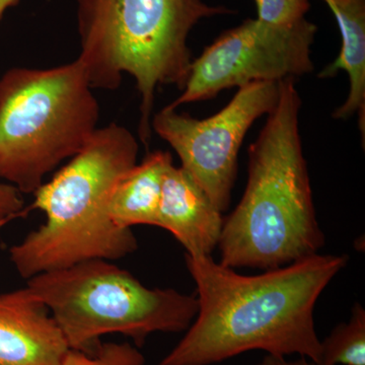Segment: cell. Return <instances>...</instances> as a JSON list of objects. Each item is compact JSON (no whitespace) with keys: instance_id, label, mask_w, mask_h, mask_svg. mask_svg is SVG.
<instances>
[{"instance_id":"cell-1","label":"cell","mask_w":365,"mask_h":365,"mask_svg":"<svg viewBox=\"0 0 365 365\" xmlns=\"http://www.w3.org/2000/svg\"><path fill=\"white\" fill-rule=\"evenodd\" d=\"M347 262L345 255L319 253L247 276L211 256L186 255L198 313L160 365H212L253 350L317 364L321 340L314 307Z\"/></svg>"},{"instance_id":"cell-2","label":"cell","mask_w":365,"mask_h":365,"mask_svg":"<svg viewBox=\"0 0 365 365\" xmlns=\"http://www.w3.org/2000/svg\"><path fill=\"white\" fill-rule=\"evenodd\" d=\"M279 97L249 150L242 200L223 222L220 263L272 270L319 254L325 245L300 140L294 78L278 81Z\"/></svg>"},{"instance_id":"cell-3","label":"cell","mask_w":365,"mask_h":365,"mask_svg":"<svg viewBox=\"0 0 365 365\" xmlns=\"http://www.w3.org/2000/svg\"><path fill=\"white\" fill-rule=\"evenodd\" d=\"M139 145L126 127L98 128L86 145L34 195L46 222L9 250L24 279L93 259L116 261L136 251L132 230L109 216L115 184L137 163Z\"/></svg>"},{"instance_id":"cell-4","label":"cell","mask_w":365,"mask_h":365,"mask_svg":"<svg viewBox=\"0 0 365 365\" xmlns=\"http://www.w3.org/2000/svg\"><path fill=\"white\" fill-rule=\"evenodd\" d=\"M78 61L91 88L115 91L122 76L140 95L139 138H151V114L160 86L184 88L192 64L190 33L199 21L232 14L204 0H76Z\"/></svg>"},{"instance_id":"cell-5","label":"cell","mask_w":365,"mask_h":365,"mask_svg":"<svg viewBox=\"0 0 365 365\" xmlns=\"http://www.w3.org/2000/svg\"><path fill=\"white\" fill-rule=\"evenodd\" d=\"M100 105L78 61L0 78V179L34 194L98 129Z\"/></svg>"},{"instance_id":"cell-6","label":"cell","mask_w":365,"mask_h":365,"mask_svg":"<svg viewBox=\"0 0 365 365\" xmlns=\"http://www.w3.org/2000/svg\"><path fill=\"white\" fill-rule=\"evenodd\" d=\"M26 287L49 309L71 350L78 351H93L110 334L140 346L151 334L186 332L198 313L195 295L146 287L103 259L38 274Z\"/></svg>"},{"instance_id":"cell-7","label":"cell","mask_w":365,"mask_h":365,"mask_svg":"<svg viewBox=\"0 0 365 365\" xmlns=\"http://www.w3.org/2000/svg\"><path fill=\"white\" fill-rule=\"evenodd\" d=\"M317 26L302 19L277 26L245 21L223 33L194 60L182 95L167 109L216 97L254 81H278L313 71L311 49Z\"/></svg>"},{"instance_id":"cell-8","label":"cell","mask_w":365,"mask_h":365,"mask_svg":"<svg viewBox=\"0 0 365 365\" xmlns=\"http://www.w3.org/2000/svg\"><path fill=\"white\" fill-rule=\"evenodd\" d=\"M278 97V83L254 81L239 88L232 100L207 119L165 107L151 120V129L174 148L182 169L222 213L232 199L245 136L257 119L272 111Z\"/></svg>"},{"instance_id":"cell-9","label":"cell","mask_w":365,"mask_h":365,"mask_svg":"<svg viewBox=\"0 0 365 365\" xmlns=\"http://www.w3.org/2000/svg\"><path fill=\"white\" fill-rule=\"evenodd\" d=\"M68 343L26 287L0 294V365H61Z\"/></svg>"},{"instance_id":"cell-10","label":"cell","mask_w":365,"mask_h":365,"mask_svg":"<svg viewBox=\"0 0 365 365\" xmlns=\"http://www.w3.org/2000/svg\"><path fill=\"white\" fill-rule=\"evenodd\" d=\"M222 212L182 167L170 163L163 178L155 227L168 230L190 256H211L220 242Z\"/></svg>"},{"instance_id":"cell-11","label":"cell","mask_w":365,"mask_h":365,"mask_svg":"<svg viewBox=\"0 0 365 365\" xmlns=\"http://www.w3.org/2000/svg\"><path fill=\"white\" fill-rule=\"evenodd\" d=\"M332 11L339 26L342 46L339 56L319 73L332 78L340 71L347 72L350 91L347 100L334 112L336 119L359 114V129L365 132V0H323Z\"/></svg>"},{"instance_id":"cell-12","label":"cell","mask_w":365,"mask_h":365,"mask_svg":"<svg viewBox=\"0 0 365 365\" xmlns=\"http://www.w3.org/2000/svg\"><path fill=\"white\" fill-rule=\"evenodd\" d=\"M172 163L169 151H155L120 177L109 200V216L116 227H155L163 175Z\"/></svg>"},{"instance_id":"cell-13","label":"cell","mask_w":365,"mask_h":365,"mask_svg":"<svg viewBox=\"0 0 365 365\" xmlns=\"http://www.w3.org/2000/svg\"><path fill=\"white\" fill-rule=\"evenodd\" d=\"M317 365H365V309L354 304L349 321L321 341Z\"/></svg>"},{"instance_id":"cell-14","label":"cell","mask_w":365,"mask_h":365,"mask_svg":"<svg viewBox=\"0 0 365 365\" xmlns=\"http://www.w3.org/2000/svg\"><path fill=\"white\" fill-rule=\"evenodd\" d=\"M61 365H145L143 353L130 343H105L91 352L71 350Z\"/></svg>"},{"instance_id":"cell-15","label":"cell","mask_w":365,"mask_h":365,"mask_svg":"<svg viewBox=\"0 0 365 365\" xmlns=\"http://www.w3.org/2000/svg\"><path fill=\"white\" fill-rule=\"evenodd\" d=\"M258 20L271 25L289 26L306 19L309 0H255Z\"/></svg>"},{"instance_id":"cell-16","label":"cell","mask_w":365,"mask_h":365,"mask_svg":"<svg viewBox=\"0 0 365 365\" xmlns=\"http://www.w3.org/2000/svg\"><path fill=\"white\" fill-rule=\"evenodd\" d=\"M23 194L13 185L0 182V227L24 212Z\"/></svg>"},{"instance_id":"cell-17","label":"cell","mask_w":365,"mask_h":365,"mask_svg":"<svg viewBox=\"0 0 365 365\" xmlns=\"http://www.w3.org/2000/svg\"><path fill=\"white\" fill-rule=\"evenodd\" d=\"M256 365H317L312 360L299 357L297 360H288L287 357L272 356V355H266L261 362Z\"/></svg>"},{"instance_id":"cell-18","label":"cell","mask_w":365,"mask_h":365,"mask_svg":"<svg viewBox=\"0 0 365 365\" xmlns=\"http://www.w3.org/2000/svg\"><path fill=\"white\" fill-rule=\"evenodd\" d=\"M20 0H0V23L4 19V14L11 7L16 6Z\"/></svg>"}]
</instances>
